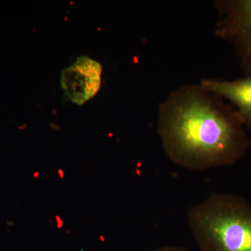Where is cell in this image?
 <instances>
[{
  "mask_svg": "<svg viewBox=\"0 0 251 251\" xmlns=\"http://www.w3.org/2000/svg\"><path fill=\"white\" fill-rule=\"evenodd\" d=\"M101 64L80 56L61 74L60 85L69 101L82 105L98 93L101 85Z\"/></svg>",
  "mask_w": 251,
  "mask_h": 251,
  "instance_id": "cell-4",
  "label": "cell"
},
{
  "mask_svg": "<svg viewBox=\"0 0 251 251\" xmlns=\"http://www.w3.org/2000/svg\"><path fill=\"white\" fill-rule=\"evenodd\" d=\"M158 133L168 158L191 171L232 166L251 149L236 109L188 87L162 105Z\"/></svg>",
  "mask_w": 251,
  "mask_h": 251,
  "instance_id": "cell-1",
  "label": "cell"
},
{
  "mask_svg": "<svg viewBox=\"0 0 251 251\" xmlns=\"http://www.w3.org/2000/svg\"><path fill=\"white\" fill-rule=\"evenodd\" d=\"M225 14L218 33L232 43L244 71L251 75V0L223 3Z\"/></svg>",
  "mask_w": 251,
  "mask_h": 251,
  "instance_id": "cell-3",
  "label": "cell"
},
{
  "mask_svg": "<svg viewBox=\"0 0 251 251\" xmlns=\"http://www.w3.org/2000/svg\"><path fill=\"white\" fill-rule=\"evenodd\" d=\"M188 224L201 251H251V204L232 193H211L192 206Z\"/></svg>",
  "mask_w": 251,
  "mask_h": 251,
  "instance_id": "cell-2",
  "label": "cell"
},
{
  "mask_svg": "<svg viewBox=\"0 0 251 251\" xmlns=\"http://www.w3.org/2000/svg\"><path fill=\"white\" fill-rule=\"evenodd\" d=\"M150 251H191L185 248L179 247H164L159 248V249H154Z\"/></svg>",
  "mask_w": 251,
  "mask_h": 251,
  "instance_id": "cell-6",
  "label": "cell"
},
{
  "mask_svg": "<svg viewBox=\"0 0 251 251\" xmlns=\"http://www.w3.org/2000/svg\"><path fill=\"white\" fill-rule=\"evenodd\" d=\"M201 87L229 100L237 108L244 127L251 130V75L232 81L206 79L201 82Z\"/></svg>",
  "mask_w": 251,
  "mask_h": 251,
  "instance_id": "cell-5",
  "label": "cell"
}]
</instances>
